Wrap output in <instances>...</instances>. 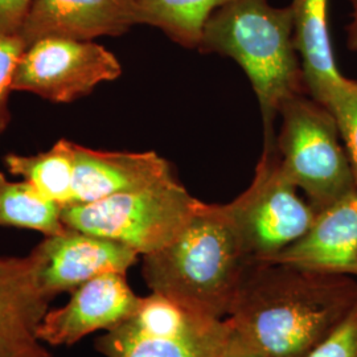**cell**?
Listing matches in <instances>:
<instances>
[{"instance_id":"5","label":"cell","mask_w":357,"mask_h":357,"mask_svg":"<svg viewBox=\"0 0 357 357\" xmlns=\"http://www.w3.org/2000/svg\"><path fill=\"white\" fill-rule=\"evenodd\" d=\"M277 151L282 171L306 193L318 213L357 190L356 180L331 112L307 93L282 106Z\"/></svg>"},{"instance_id":"15","label":"cell","mask_w":357,"mask_h":357,"mask_svg":"<svg viewBox=\"0 0 357 357\" xmlns=\"http://www.w3.org/2000/svg\"><path fill=\"white\" fill-rule=\"evenodd\" d=\"M51 301L36 284L29 257L0 258V339L36 335Z\"/></svg>"},{"instance_id":"8","label":"cell","mask_w":357,"mask_h":357,"mask_svg":"<svg viewBox=\"0 0 357 357\" xmlns=\"http://www.w3.org/2000/svg\"><path fill=\"white\" fill-rule=\"evenodd\" d=\"M121 73L118 59L94 41L41 38L23 52L13 90L29 91L51 102H73Z\"/></svg>"},{"instance_id":"21","label":"cell","mask_w":357,"mask_h":357,"mask_svg":"<svg viewBox=\"0 0 357 357\" xmlns=\"http://www.w3.org/2000/svg\"><path fill=\"white\" fill-rule=\"evenodd\" d=\"M305 357H357V301L344 319Z\"/></svg>"},{"instance_id":"11","label":"cell","mask_w":357,"mask_h":357,"mask_svg":"<svg viewBox=\"0 0 357 357\" xmlns=\"http://www.w3.org/2000/svg\"><path fill=\"white\" fill-rule=\"evenodd\" d=\"M135 24L138 0H33L19 36L26 47L47 38L93 41Z\"/></svg>"},{"instance_id":"2","label":"cell","mask_w":357,"mask_h":357,"mask_svg":"<svg viewBox=\"0 0 357 357\" xmlns=\"http://www.w3.org/2000/svg\"><path fill=\"white\" fill-rule=\"evenodd\" d=\"M252 264L224 205L200 202L175 241L143 255L142 273L151 293L195 314L224 319Z\"/></svg>"},{"instance_id":"14","label":"cell","mask_w":357,"mask_h":357,"mask_svg":"<svg viewBox=\"0 0 357 357\" xmlns=\"http://www.w3.org/2000/svg\"><path fill=\"white\" fill-rule=\"evenodd\" d=\"M294 47L302 60L307 94L326 107L343 82L332 50L328 0H293Z\"/></svg>"},{"instance_id":"25","label":"cell","mask_w":357,"mask_h":357,"mask_svg":"<svg viewBox=\"0 0 357 357\" xmlns=\"http://www.w3.org/2000/svg\"><path fill=\"white\" fill-rule=\"evenodd\" d=\"M352 6L351 23L347 26V47L352 52H357V0H349Z\"/></svg>"},{"instance_id":"23","label":"cell","mask_w":357,"mask_h":357,"mask_svg":"<svg viewBox=\"0 0 357 357\" xmlns=\"http://www.w3.org/2000/svg\"><path fill=\"white\" fill-rule=\"evenodd\" d=\"M230 327V326H229ZM216 357H268L258 345L230 327L228 337Z\"/></svg>"},{"instance_id":"7","label":"cell","mask_w":357,"mask_h":357,"mask_svg":"<svg viewBox=\"0 0 357 357\" xmlns=\"http://www.w3.org/2000/svg\"><path fill=\"white\" fill-rule=\"evenodd\" d=\"M282 171L277 142L264 146L250 187L224 205L253 262H268L299 240L317 216Z\"/></svg>"},{"instance_id":"22","label":"cell","mask_w":357,"mask_h":357,"mask_svg":"<svg viewBox=\"0 0 357 357\" xmlns=\"http://www.w3.org/2000/svg\"><path fill=\"white\" fill-rule=\"evenodd\" d=\"M32 1L33 0H0V38L20 33Z\"/></svg>"},{"instance_id":"16","label":"cell","mask_w":357,"mask_h":357,"mask_svg":"<svg viewBox=\"0 0 357 357\" xmlns=\"http://www.w3.org/2000/svg\"><path fill=\"white\" fill-rule=\"evenodd\" d=\"M4 163L13 175L22 176L48 200L61 208L73 204V142L60 139L51 150L31 156L8 153Z\"/></svg>"},{"instance_id":"20","label":"cell","mask_w":357,"mask_h":357,"mask_svg":"<svg viewBox=\"0 0 357 357\" xmlns=\"http://www.w3.org/2000/svg\"><path fill=\"white\" fill-rule=\"evenodd\" d=\"M26 48L19 35L0 38V135L11 121L8 100L13 91V75Z\"/></svg>"},{"instance_id":"3","label":"cell","mask_w":357,"mask_h":357,"mask_svg":"<svg viewBox=\"0 0 357 357\" xmlns=\"http://www.w3.org/2000/svg\"><path fill=\"white\" fill-rule=\"evenodd\" d=\"M293 10L268 0H233L206 22L199 51L228 56L250 79L261 107L265 144L277 142L274 121L282 106L307 93L293 38Z\"/></svg>"},{"instance_id":"26","label":"cell","mask_w":357,"mask_h":357,"mask_svg":"<svg viewBox=\"0 0 357 357\" xmlns=\"http://www.w3.org/2000/svg\"><path fill=\"white\" fill-rule=\"evenodd\" d=\"M32 357H52L51 355H50V354H48V352H47V351H45V349H44V348H43V347H40V348H38V351H36V354H35V355H33V356Z\"/></svg>"},{"instance_id":"24","label":"cell","mask_w":357,"mask_h":357,"mask_svg":"<svg viewBox=\"0 0 357 357\" xmlns=\"http://www.w3.org/2000/svg\"><path fill=\"white\" fill-rule=\"evenodd\" d=\"M41 345L33 333L0 339V357H32Z\"/></svg>"},{"instance_id":"4","label":"cell","mask_w":357,"mask_h":357,"mask_svg":"<svg viewBox=\"0 0 357 357\" xmlns=\"http://www.w3.org/2000/svg\"><path fill=\"white\" fill-rule=\"evenodd\" d=\"M200 200L175 178L123 192L89 204L68 205L65 227L121 243L142 255L175 241L195 215Z\"/></svg>"},{"instance_id":"19","label":"cell","mask_w":357,"mask_h":357,"mask_svg":"<svg viewBox=\"0 0 357 357\" xmlns=\"http://www.w3.org/2000/svg\"><path fill=\"white\" fill-rule=\"evenodd\" d=\"M327 109L336 119L357 184V81L344 77Z\"/></svg>"},{"instance_id":"12","label":"cell","mask_w":357,"mask_h":357,"mask_svg":"<svg viewBox=\"0 0 357 357\" xmlns=\"http://www.w3.org/2000/svg\"><path fill=\"white\" fill-rule=\"evenodd\" d=\"M268 262L357 278V190L318 212L306 233Z\"/></svg>"},{"instance_id":"13","label":"cell","mask_w":357,"mask_h":357,"mask_svg":"<svg viewBox=\"0 0 357 357\" xmlns=\"http://www.w3.org/2000/svg\"><path fill=\"white\" fill-rule=\"evenodd\" d=\"M169 178H174L171 165L153 151H100L75 143L73 204L100 202Z\"/></svg>"},{"instance_id":"10","label":"cell","mask_w":357,"mask_h":357,"mask_svg":"<svg viewBox=\"0 0 357 357\" xmlns=\"http://www.w3.org/2000/svg\"><path fill=\"white\" fill-rule=\"evenodd\" d=\"M141 298L128 286L126 274L98 275L73 290L64 307L47 312L36 336L48 344H76L93 332L109 331L128 319Z\"/></svg>"},{"instance_id":"17","label":"cell","mask_w":357,"mask_h":357,"mask_svg":"<svg viewBox=\"0 0 357 357\" xmlns=\"http://www.w3.org/2000/svg\"><path fill=\"white\" fill-rule=\"evenodd\" d=\"M233 0H138V24L159 28L178 45L197 50L215 11Z\"/></svg>"},{"instance_id":"18","label":"cell","mask_w":357,"mask_h":357,"mask_svg":"<svg viewBox=\"0 0 357 357\" xmlns=\"http://www.w3.org/2000/svg\"><path fill=\"white\" fill-rule=\"evenodd\" d=\"M63 208L44 197L29 183H13L0 172V225L54 236L66 229Z\"/></svg>"},{"instance_id":"1","label":"cell","mask_w":357,"mask_h":357,"mask_svg":"<svg viewBox=\"0 0 357 357\" xmlns=\"http://www.w3.org/2000/svg\"><path fill=\"white\" fill-rule=\"evenodd\" d=\"M356 301L352 275L253 262L225 320L268 357H305Z\"/></svg>"},{"instance_id":"6","label":"cell","mask_w":357,"mask_h":357,"mask_svg":"<svg viewBox=\"0 0 357 357\" xmlns=\"http://www.w3.org/2000/svg\"><path fill=\"white\" fill-rule=\"evenodd\" d=\"M229 331L225 319L195 314L151 293L94 347L106 357H216Z\"/></svg>"},{"instance_id":"9","label":"cell","mask_w":357,"mask_h":357,"mask_svg":"<svg viewBox=\"0 0 357 357\" xmlns=\"http://www.w3.org/2000/svg\"><path fill=\"white\" fill-rule=\"evenodd\" d=\"M138 255L125 245L66 227L45 236L28 257L38 289L52 299L106 273L126 274Z\"/></svg>"}]
</instances>
